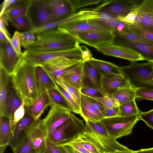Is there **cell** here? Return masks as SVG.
I'll return each instance as SVG.
<instances>
[{"instance_id": "obj_52", "label": "cell", "mask_w": 153, "mask_h": 153, "mask_svg": "<svg viewBox=\"0 0 153 153\" xmlns=\"http://www.w3.org/2000/svg\"><path fill=\"white\" fill-rule=\"evenodd\" d=\"M8 21V19L4 14L0 16V31L5 35L10 42V35L7 28Z\"/></svg>"}, {"instance_id": "obj_45", "label": "cell", "mask_w": 153, "mask_h": 153, "mask_svg": "<svg viewBox=\"0 0 153 153\" xmlns=\"http://www.w3.org/2000/svg\"><path fill=\"white\" fill-rule=\"evenodd\" d=\"M74 13L80 8L91 5L98 4L103 1L101 0H69Z\"/></svg>"}, {"instance_id": "obj_17", "label": "cell", "mask_w": 153, "mask_h": 153, "mask_svg": "<svg viewBox=\"0 0 153 153\" xmlns=\"http://www.w3.org/2000/svg\"><path fill=\"white\" fill-rule=\"evenodd\" d=\"M135 10L136 15L134 24L153 30V0L142 1Z\"/></svg>"}, {"instance_id": "obj_47", "label": "cell", "mask_w": 153, "mask_h": 153, "mask_svg": "<svg viewBox=\"0 0 153 153\" xmlns=\"http://www.w3.org/2000/svg\"><path fill=\"white\" fill-rule=\"evenodd\" d=\"M25 110V100H23L22 104L15 111L10 119L11 130L16 124L24 117Z\"/></svg>"}, {"instance_id": "obj_63", "label": "cell", "mask_w": 153, "mask_h": 153, "mask_svg": "<svg viewBox=\"0 0 153 153\" xmlns=\"http://www.w3.org/2000/svg\"><path fill=\"white\" fill-rule=\"evenodd\" d=\"M117 153V152H113V153Z\"/></svg>"}, {"instance_id": "obj_14", "label": "cell", "mask_w": 153, "mask_h": 153, "mask_svg": "<svg viewBox=\"0 0 153 153\" xmlns=\"http://www.w3.org/2000/svg\"><path fill=\"white\" fill-rule=\"evenodd\" d=\"M27 132L30 136L35 150L39 153H44L48 133L42 120L35 121Z\"/></svg>"}, {"instance_id": "obj_1", "label": "cell", "mask_w": 153, "mask_h": 153, "mask_svg": "<svg viewBox=\"0 0 153 153\" xmlns=\"http://www.w3.org/2000/svg\"><path fill=\"white\" fill-rule=\"evenodd\" d=\"M35 42L26 50L36 52H48L71 50L79 47V43L71 35L57 28L36 34Z\"/></svg>"}, {"instance_id": "obj_48", "label": "cell", "mask_w": 153, "mask_h": 153, "mask_svg": "<svg viewBox=\"0 0 153 153\" xmlns=\"http://www.w3.org/2000/svg\"><path fill=\"white\" fill-rule=\"evenodd\" d=\"M136 98L153 100V90L140 88L136 89Z\"/></svg>"}, {"instance_id": "obj_29", "label": "cell", "mask_w": 153, "mask_h": 153, "mask_svg": "<svg viewBox=\"0 0 153 153\" xmlns=\"http://www.w3.org/2000/svg\"><path fill=\"white\" fill-rule=\"evenodd\" d=\"M88 21L113 32L126 31L127 23L122 22L118 19L111 20L96 19Z\"/></svg>"}, {"instance_id": "obj_18", "label": "cell", "mask_w": 153, "mask_h": 153, "mask_svg": "<svg viewBox=\"0 0 153 153\" xmlns=\"http://www.w3.org/2000/svg\"><path fill=\"white\" fill-rule=\"evenodd\" d=\"M59 77L79 91L84 85L85 79L84 62L69 68Z\"/></svg>"}, {"instance_id": "obj_35", "label": "cell", "mask_w": 153, "mask_h": 153, "mask_svg": "<svg viewBox=\"0 0 153 153\" xmlns=\"http://www.w3.org/2000/svg\"><path fill=\"white\" fill-rule=\"evenodd\" d=\"M46 92L51 103V105H55L73 112L72 109L68 102L56 88L48 90Z\"/></svg>"}, {"instance_id": "obj_61", "label": "cell", "mask_w": 153, "mask_h": 153, "mask_svg": "<svg viewBox=\"0 0 153 153\" xmlns=\"http://www.w3.org/2000/svg\"><path fill=\"white\" fill-rule=\"evenodd\" d=\"M10 42L5 35L0 31V43H4Z\"/></svg>"}, {"instance_id": "obj_11", "label": "cell", "mask_w": 153, "mask_h": 153, "mask_svg": "<svg viewBox=\"0 0 153 153\" xmlns=\"http://www.w3.org/2000/svg\"><path fill=\"white\" fill-rule=\"evenodd\" d=\"M22 59V55L19 54L15 51L10 42L0 43V67L8 75H13Z\"/></svg>"}, {"instance_id": "obj_36", "label": "cell", "mask_w": 153, "mask_h": 153, "mask_svg": "<svg viewBox=\"0 0 153 153\" xmlns=\"http://www.w3.org/2000/svg\"><path fill=\"white\" fill-rule=\"evenodd\" d=\"M119 108L118 116H128L134 115L138 116L141 112L138 108L135 100L121 104Z\"/></svg>"}, {"instance_id": "obj_27", "label": "cell", "mask_w": 153, "mask_h": 153, "mask_svg": "<svg viewBox=\"0 0 153 153\" xmlns=\"http://www.w3.org/2000/svg\"><path fill=\"white\" fill-rule=\"evenodd\" d=\"M10 119L8 116H0V153H4L5 148L9 145L12 133Z\"/></svg>"}, {"instance_id": "obj_51", "label": "cell", "mask_w": 153, "mask_h": 153, "mask_svg": "<svg viewBox=\"0 0 153 153\" xmlns=\"http://www.w3.org/2000/svg\"><path fill=\"white\" fill-rule=\"evenodd\" d=\"M10 43L15 51L19 54L22 55L20 32L18 31L15 32L13 36L10 38Z\"/></svg>"}, {"instance_id": "obj_22", "label": "cell", "mask_w": 153, "mask_h": 153, "mask_svg": "<svg viewBox=\"0 0 153 153\" xmlns=\"http://www.w3.org/2000/svg\"><path fill=\"white\" fill-rule=\"evenodd\" d=\"M51 105L46 91L39 96L32 103L25 108L27 115L36 121L39 119L45 109Z\"/></svg>"}, {"instance_id": "obj_12", "label": "cell", "mask_w": 153, "mask_h": 153, "mask_svg": "<svg viewBox=\"0 0 153 153\" xmlns=\"http://www.w3.org/2000/svg\"><path fill=\"white\" fill-rule=\"evenodd\" d=\"M95 48L105 55L125 59L132 62L144 60L140 54L134 50L113 42L101 44Z\"/></svg>"}, {"instance_id": "obj_7", "label": "cell", "mask_w": 153, "mask_h": 153, "mask_svg": "<svg viewBox=\"0 0 153 153\" xmlns=\"http://www.w3.org/2000/svg\"><path fill=\"white\" fill-rule=\"evenodd\" d=\"M139 120L138 116L134 115L105 117L100 121L110 135L116 139L131 133L133 127Z\"/></svg>"}, {"instance_id": "obj_37", "label": "cell", "mask_w": 153, "mask_h": 153, "mask_svg": "<svg viewBox=\"0 0 153 153\" xmlns=\"http://www.w3.org/2000/svg\"><path fill=\"white\" fill-rule=\"evenodd\" d=\"M127 31L134 33L148 40L153 42V30L135 24L127 23Z\"/></svg>"}, {"instance_id": "obj_4", "label": "cell", "mask_w": 153, "mask_h": 153, "mask_svg": "<svg viewBox=\"0 0 153 153\" xmlns=\"http://www.w3.org/2000/svg\"><path fill=\"white\" fill-rule=\"evenodd\" d=\"M131 86L135 89L144 88L153 90V62H131L120 67Z\"/></svg>"}, {"instance_id": "obj_10", "label": "cell", "mask_w": 153, "mask_h": 153, "mask_svg": "<svg viewBox=\"0 0 153 153\" xmlns=\"http://www.w3.org/2000/svg\"><path fill=\"white\" fill-rule=\"evenodd\" d=\"M70 35L78 41L95 48L101 44L113 42V32L106 30H91L74 32Z\"/></svg>"}, {"instance_id": "obj_56", "label": "cell", "mask_w": 153, "mask_h": 153, "mask_svg": "<svg viewBox=\"0 0 153 153\" xmlns=\"http://www.w3.org/2000/svg\"><path fill=\"white\" fill-rule=\"evenodd\" d=\"M103 114L105 117H111L118 116L119 106L110 108H105Z\"/></svg>"}, {"instance_id": "obj_31", "label": "cell", "mask_w": 153, "mask_h": 153, "mask_svg": "<svg viewBox=\"0 0 153 153\" xmlns=\"http://www.w3.org/2000/svg\"><path fill=\"white\" fill-rule=\"evenodd\" d=\"M136 89L131 86L124 87L120 88L111 95L119 105L122 103L135 100Z\"/></svg>"}, {"instance_id": "obj_38", "label": "cell", "mask_w": 153, "mask_h": 153, "mask_svg": "<svg viewBox=\"0 0 153 153\" xmlns=\"http://www.w3.org/2000/svg\"><path fill=\"white\" fill-rule=\"evenodd\" d=\"M26 134L13 151V153H39L35 149L30 136Z\"/></svg>"}, {"instance_id": "obj_39", "label": "cell", "mask_w": 153, "mask_h": 153, "mask_svg": "<svg viewBox=\"0 0 153 153\" xmlns=\"http://www.w3.org/2000/svg\"><path fill=\"white\" fill-rule=\"evenodd\" d=\"M28 2L29 0H23L22 2L13 7L4 14L8 19L11 18L26 15Z\"/></svg>"}, {"instance_id": "obj_32", "label": "cell", "mask_w": 153, "mask_h": 153, "mask_svg": "<svg viewBox=\"0 0 153 153\" xmlns=\"http://www.w3.org/2000/svg\"><path fill=\"white\" fill-rule=\"evenodd\" d=\"M86 131L76 138L84 148L90 153H104L98 143Z\"/></svg>"}, {"instance_id": "obj_41", "label": "cell", "mask_w": 153, "mask_h": 153, "mask_svg": "<svg viewBox=\"0 0 153 153\" xmlns=\"http://www.w3.org/2000/svg\"><path fill=\"white\" fill-rule=\"evenodd\" d=\"M114 36L122 38L128 40L133 41L140 42L146 43H153L133 32L129 31L113 32Z\"/></svg>"}, {"instance_id": "obj_16", "label": "cell", "mask_w": 153, "mask_h": 153, "mask_svg": "<svg viewBox=\"0 0 153 153\" xmlns=\"http://www.w3.org/2000/svg\"><path fill=\"white\" fill-rule=\"evenodd\" d=\"M113 42L130 48L140 54L144 60L153 62V43L131 41L115 36Z\"/></svg>"}, {"instance_id": "obj_55", "label": "cell", "mask_w": 153, "mask_h": 153, "mask_svg": "<svg viewBox=\"0 0 153 153\" xmlns=\"http://www.w3.org/2000/svg\"><path fill=\"white\" fill-rule=\"evenodd\" d=\"M80 47L82 53V59L83 62H88L94 58L90 51L86 46H80Z\"/></svg>"}, {"instance_id": "obj_6", "label": "cell", "mask_w": 153, "mask_h": 153, "mask_svg": "<svg viewBox=\"0 0 153 153\" xmlns=\"http://www.w3.org/2000/svg\"><path fill=\"white\" fill-rule=\"evenodd\" d=\"M22 56L34 65H43L63 59L83 61L80 46L71 50L48 52H36L25 50L22 53Z\"/></svg>"}, {"instance_id": "obj_46", "label": "cell", "mask_w": 153, "mask_h": 153, "mask_svg": "<svg viewBox=\"0 0 153 153\" xmlns=\"http://www.w3.org/2000/svg\"><path fill=\"white\" fill-rule=\"evenodd\" d=\"M79 91L81 94L88 97H100L105 94L101 90L91 86H88L85 84Z\"/></svg>"}, {"instance_id": "obj_34", "label": "cell", "mask_w": 153, "mask_h": 153, "mask_svg": "<svg viewBox=\"0 0 153 153\" xmlns=\"http://www.w3.org/2000/svg\"><path fill=\"white\" fill-rule=\"evenodd\" d=\"M84 70L85 79L87 80L91 86L101 90L100 84V75L97 69L88 62H85Z\"/></svg>"}, {"instance_id": "obj_19", "label": "cell", "mask_w": 153, "mask_h": 153, "mask_svg": "<svg viewBox=\"0 0 153 153\" xmlns=\"http://www.w3.org/2000/svg\"><path fill=\"white\" fill-rule=\"evenodd\" d=\"M35 121L28 115H25L13 128L9 146L13 152L25 136L27 129Z\"/></svg>"}, {"instance_id": "obj_21", "label": "cell", "mask_w": 153, "mask_h": 153, "mask_svg": "<svg viewBox=\"0 0 153 153\" xmlns=\"http://www.w3.org/2000/svg\"><path fill=\"white\" fill-rule=\"evenodd\" d=\"M82 62L77 59H63L42 66L47 73L58 78L69 68Z\"/></svg>"}, {"instance_id": "obj_8", "label": "cell", "mask_w": 153, "mask_h": 153, "mask_svg": "<svg viewBox=\"0 0 153 153\" xmlns=\"http://www.w3.org/2000/svg\"><path fill=\"white\" fill-rule=\"evenodd\" d=\"M142 1L129 0H103L94 8L96 11L118 18L124 17L134 10Z\"/></svg>"}, {"instance_id": "obj_50", "label": "cell", "mask_w": 153, "mask_h": 153, "mask_svg": "<svg viewBox=\"0 0 153 153\" xmlns=\"http://www.w3.org/2000/svg\"><path fill=\"white\" fill-rule=\"evenodd\" d=\"M23 0H5L1 5L0 16L5 13L7 11L16 5L23 1Z\"/></svg>"}, {"instance_id": "obj_42", "label": "cell", "mask_w": 153, "mask_h": 153, "mask_svg": "<svg viewBox=\"0 0 153 153\" xmlns=\"http://www.w3.org/2000/svg\"><path fill=\"white\" fill-rule=\"evenodd\" d=\"M89 97L99 102L105 108H110L119 106V104L111 94H105L101 97Z\"/></svg>"}, {"instance_id": "obj_49", "label": "cell", "mask_w": 153, "mask_h": 153, "mask_svg": "<svg viewBox=\"0 0 153 153\" xmlns=\"http://www.w3.org/2000/svg\"><path fill=\"white\" fill-rule=\"evenodd\" d=\"M140 120L144 121L147 126L153 130V108L146 112H141L138 115Z\"/></svg>"}, {"instance_id": "obj_40", "label": "cell", "mask_w": 153, "mask_h": 153, "mask_svg": "<svg viewBox=\"0 0 153 153\" xmlns=\"http://www.w3.org/2000/svg\"><path fill=\"white\" fill-rule=\"evenodd\" d=\"M8 20L19 30H30L31 29V23L26 15L10 18Z\"/></svg>"}, {"instance_id": "obj_57", "label": "cell", "mask_w": 153, "mask_h": 153, "mask_svg": "<svg viewBox=\"0 0 153 153\" xmlns=\"http://www.w3.org/2000/svg\"><path fill=\"white\" fill-rule=\"evenodd\" d=\"M136 14L135 9L129 13L124 17L118 18L120 21L123 22L130 24L134 23Z\"/></svg>"}, {"instance_id": "obj_23", "label": "cell", "mask_w": 153, "mask_h": 153, "mask_svg": "<svg viewBox=\"0 0 153 153\" xmlns=\"http://www.w3.org/2000/svg\"><path fill=\"white\" fill-rule=\"evenodd\" d=\"M57 28L60 31L69 34L74 32H83L91 30H108L104 27L86 20L68 23L62 25Z\"/></svg>"}, {"instance_id": "obj_53", "label": "cell", "mask_w": 153, "mask_h": 153, "mask_svg": "<svg viewBox=\"0 0 153 153\" xmlns=\"http://www.w3.org/2000/svg\"><path fill=\"white\" fill-rule=\"evenodd\" d=\"M67 144L70 145L76 153H90L84 148L76 139Z\"/></svg>"}, {"instance_id": "obj_20", "label": "cell", "mask_w": 153, "mask_h": 153, "mask_svg": "<svg viewBox=\"0 0 153 153\" xmlns=\"http://www.w3.org/2000/svg\"><path fill=\"white\" fill-rule=\"evenodd\" d=\"M46 1L51 12L52 22L64 19L74 13L69 0H50Z\"/></svg>"}, {"instance_id": "obj_13", "label": "cell", "mask_w": 153, "mask_h": 153, "mask_svg": "<svg viewBox=\"0 0 153 153\" xmlns=\"http://www.w3.org/2000/svg\"><path fill=\"white\" fill-rule=\"evenodd\" d=\"M71 112L55 105H51L47 114L42 119L48 135L58 127L70 117Z\"/></svg>"}, {"instance_id": "obj_60", "label": "cell", "mask_w": 153, "mask_h": 153, "mask_svg": "<svg viewBox=\"0 0 153 153\" xmlns=\"http://www.w3.org/2000/svg\"><path fill=\"white\" fill-rule=\"evenodd\" d=\"M135 153H153V147L134 151Z\"/></svg>"}, {"instance_id": "obj_58", "label": "cell", "mask_w": 153, "mask_h": 153, "mask_svg": "<svg viewBox=\"0 0 153 153\" xmlns=\"http://www.w3.org/2000/svg\"><path fill=\"white\" fill-rule=\"evenodd\" d=\"M88 97L90 99V101L93 106L95 109L103 114V112L105 109L103 106L99 102L90 97Z\"/></svg>"}, {"instance_id": "obj_24", "label": "cell", "mask_w": 153, "mask_h": 153, "mask_svg": "<svg viewBox=\"0 0 153 153\" xmlns=\"http://www.w3.org/2000/svg\"><path fill=\"white\" fill-rule=\"evenodd\" d=\"M80 115L85 121H100L105 117L103 113L95 109L92 105L89 98L81 94Z\"/></svg>"}, {"instance_id": "obj_9", "label": "cell", "mask_w": 153, "mask_h": 153, "mask_svg": "<svg viewBox=\"0 0 153 153\" xmlns=\"http://www.w3.org/2000/svg\"><path fill=\"white\" fill-rule=\"evenodd\" d=\"M26 16L31 24L30 30L40 27L52 22L51 12L46 0H29Z\"/></svg>"}, {"instance_id": "obj_15", "label": "cell", "mask_w": 153, "mask_h": 153, "mask_svg": "<svg viewBox=\"0 0 153 153\" xmlns=\"http://www.w3.org/2000/svg\"><path fill=\"white\" fill-rule=\"evenodd\" d=\"M100 75V87L102 91L105 94L111 95L120 88L131 86L122 73Z\"/></svg>"}, {"instance_id": "obj_54", "label": "cell", "mask_w": 153, "mask_h": 153, "mask_svg": "<svg viewBox=\"0 0 153 153\" xmlns=\"http://www.w3.org/2000/svg\"><path fill=\"white\" fill-rule=\"evenodd\" d=\"M44 153H62L58 147L50 141L47 138Z\"/></svg>"}, {"instance_id": "obj_33", "label": "cell", "mask_w": 153, "mask_h": 153, "mask_svg": "<svg viewBox=\"0 0 153 153\" xmlns=\"http://www.w3.org/2000/svg\"><path fill=\"white\" fill-rule=\"evenodd\" d=\"M47 74L52 80L67 92L80 109L81 94L80 91L60 77L55 78Z\"/></svg>"}, {"instance_id": "obj_59", "label": "cell", "mask_w": 153, "mask_h": 153, "mask_svg": "<svg viewBox=\"0 0 153 153\" xmlns=\"http://www.w3.org/2000/svg\"><path fill=\"white\" fill-rule=\"evenodd\" d=\"M57 146L62 153H76L68 144Z\"/></svg>"}, {"instance_id": "obj_26", "label": "cell", "mask_w": 153, "mask_h": 153, "mask_svg": "<svg viewBox=\"0 0 153 153\" xmlns=\"http://www.w3.org/2000/svg\"><path fill=\"white\" fill-rule=\"evenodd\" d=\"M38 96L47 91L55 88L54 84L43 67L34 65Z\"/></svg>"}, {"instance_id": "obj_5", "label": "cell", "mask_w": 153, "mask_h": 153, "mask_svg": "<svg viewBox=\"0 0 153 153\" xmlns=\"http://www.w3.org/2000/svg\"><path fill=\"white\" fill-rule=\"evenodd\" d=\"M86 133L98 143L105 153L117 152L130 150L127 147L117 142L109 134L100 121H85Z\"/></svg>"}, {"instance_id": "obj_44", "label": "cell", "mask_w": 153, "mask_h": 153, "mask_svg": "<svg viewBox=\"0 0 153 153\" xmlns=\"http://www.w3.org/2000/svg\"><path fill=\"white\" fill-rule=\"evenodd\" d=\"M20 35L21 45L26 50L35 41L36 37L35 34L30 30L20 32Z\"/></svg>"}, {"instance_id": "obj_25", "label": "cell", "mask_w": 153, "mask_h": 153, "mask_svg": "<svg viewBox=\"0 0 153 153\" xmlns=\"http://www.w3.org/2000/svg\"><path fill=\"white\" fill-rule=\"evenodd\" d=\"M22 103V100L17 93L13 83L11 76H10L5 102V116L11 119Z\"/></svg>"}, {"instance_id": "obj_30", "label": "cell", "mask_w": 153, "mask_h": 153, "mask_svg": "<svg viewBox=\"0 0 153 153\" xmlns=\"http://www.w3.org/2000/svg\"><path fill=\"white\" fill-rule=\"evenodd\" d=\"M0 116L5 115V102L10 76L0 67Z\"/></svg>"}, {"instance_id": "obj_28", "label": "cell", "mask_w": 153, "mask_h": 153, "mask_svg": "<svg viewBox=\"0 0 153 153\" xmlns=\"http://www.w3.org/2000/svg\"><path fill=\"white\" fill-rule=\"evenodd\" d=\"M87 62L94 67L100 75L122 73L120 67L109 62L96 59L94 58Z\"/></svg>"}, {"instance_id": "obj_2", "label": "cell", "mask_w": 153, "mask_h": 153, "mask_svg": "<svg viewBox=\"0 0 153 153\" xmlns=\"http://www.w3.org/2000/svg\"><path fill=\"white\" fill-rule=\"evenodd\" d=\"M13 85L25 107L32 103L38 97L34 65L23 58L11 76Z\"/></svg>"}, {"instance_id": "obj_43", "label": "cell", "mask_w": 153, "mask_h": 153, "mask_svg": "<svg viewBox=\"0 0 153 153\" xmlns=\"http://www.w3.org/2000/svg\"><path fill=\"white\" fill-rule=\"evenodd\" d=\"M54 82L55 88L61 94L72 109L73 113L79 114L80 109L67 92L61 87L52 79Z\"/></svg>"}, {"instance_id": "obj_3", "label": "cell", "mask_w": 153, "mask_h": 153, "mask_svg": "<svg viewBox=\"0 0 153 153\" xmlns=\"http://www.w3.org/2000/svg\"><path fill=\"white\" fill-rule=\"evenodd\" d=\"M87 130L83 121L71 113L70 118L48 135L47 139L57 146L68 144Z\"/></svg>"}, {"instance_id": "obj_62", "label": "cell", "mask_w": 153, "mask_h": 153, "mask_svg": "<svg viewBox=\"0 0 153 153\" xmlns=\"http://www.w3.org/2000/svg\"><path fill=\"white\" fill-rule=\"evenodd\" d=\"M117 153H135L134 150L130 149L128 151H119L117 152Z\"/></svg>"}]
</instances>
